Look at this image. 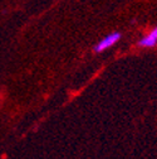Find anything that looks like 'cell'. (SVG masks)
<instances>
[{
  "label": "cell",
  "instance_id": "1",
  "mask_svg": "<svg viewBox=\"0 0 157 159\" xmlns=\"http://www.w3.org/2000/svg\"><path fill=\"white\" fill-rule=\"evenodd\" d=\"M120 38H121V33H118V32H114L112 34H108L107 37H104L103 39H101V41L97 43V46L94 47V52H97V53L103 52L104 49L112 47L114 43L118 42Z\"/></svg>",
  "mask_w": 157,
  "mask_h": 159
},
{
  "label": "cell",
  "instance_id": "2",
  "mask_svg": "<svg viewBox=\"0 0 157 159\" xmlns=\"http://www.w3.org/2000/svg\"><path fill=\"white\" fill-rule=\"evenodd\" d=\"M156 44H157V27L153 28L146 37L141 38L140 42H138V46L140 47H146V48L155 47Z\"/></svg>",
  "mask_w": 157,
  "mask_h": 159
}]
</instances>
